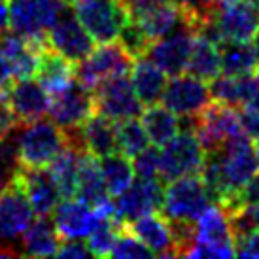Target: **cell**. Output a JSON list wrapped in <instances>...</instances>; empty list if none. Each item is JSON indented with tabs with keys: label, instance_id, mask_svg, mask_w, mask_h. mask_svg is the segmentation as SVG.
I'll return each mask as SVG.
<instances>
[{
	"label": "cell",
	"instance_id": "47",
	"mask_svg": "<svg viewBox=\"0 0 259 259\" xmlns=\"http://www.w3.org/2000/svg\"><path fill=\"white\" fill-rule=\"evenodd\" d=\"M253 78H255V81H257V87H259V66L255 68V72H253Z\"/></svg>",
	"mask_w": 259,
	"mask_h": 259
},
{
	"label": "cell",
	"instance_id": "20",
	"mask_svg": "<svg viewBox=\"0 0 259 259\" xmlns=\"http://www.w3.org/2000/svg\"><path fill=\"white\" fill-rule=\"evenodd\" d=\"M51 214H53L55 229L63 240L87 238L93 231L95 220H97L95 210L83 201H79L78 197L63 199Z\"/></svg>",
	"mask_w": 259,
	"mask_h": 259
},
{
	"label": "cell",
	"instance_id": "25",
	"mask_svg": "<svg viewBox=\"0 0 259 259\" xmlns=\"http://www.w3.org/2000/svg\"><path fill=\"white\" fill-rule=\"evenodd\" d=\"M131 74H133L131 81L135 87V93L146 108L159 104V101L163 99V93H165L166 74L146 57H140L135 61Z\"/></svg>",
	"mask_w": 259,
	"mask_h": 259
},
{
	"label": "cell",
	"instance_id": "49",
	"mask_svg": "<svg viewBox=\"0 0 259 259\" xmlns=\"http://www.w3.org/2000/svg\"><path fill=\"white\" fill-rule=\"evenodd\" d=\"M253 146H255V151H257V155H259V138L255 140V142H253Z\"/></svg>",
	"mask_w": 259,
	"mask_h": 259
},
{
	"label": "cell",
	"instance_id": "42",
	"mask_svg": "<svg viewBox=\"0 0 259 259\" xmlns=\"http://www.w3.org/2000/svg\"><path fill=\"white\" fill-rule=\"evenodd\" d=\"M19 125H21V121L15 117L14 110L10 108L8 99H2L0 101V140L10 137Z\"/></svg>",
	"mask_w": 259,
	"mask_h": 259
},
{
	"label": "cell",
	"instance_id": "2",
	"mask_svg": "<svg viewBox=\"0 0 259 259\" xmlns=\"http://www.w3.org/2000/svg\"><path fill=\"white\" fill-rule=\"evenodd\" d=\"M17 153L23 166H48L65 150V133L53 119L21 123L15 131Z\"/></svg>",
	"mask_w": 259,
	"mask_h": 259
},
{
	"label": "cell",
	"instance_id": "46",
	"mask_svg": "<svg viewBox=\"0 0 259 259\" xmlns=\"http://www.w3.org/2000/svg\"><path fill=\"white\" fill-rule=\"evenodd\" d=\"M10 29V8L4 0H0V36Z\"/></svg>",
	"mask_w": 259,
	"mask_h": 259
},
{
	"label": "cell",
	"instance_id": "23",
	"mask_svg": "<svg viewBox=\"0 0 259 259\" xmlns=\"http://www.w3.org/2000/svg\"><path fill=\"white\" fill-rule=\"evenodd\" d=\"M38 81L48 93H57L63 87H66L74 78H76V66L72 61L63 57L61 53L53 51L51 48H44L40 51V59H38L36 74Z\"/></svg>",
	"mask_w": 259,
	"mask_h": 259
},
{
	"label": "cell",
	"instance_id": "7",
	"mask_svg": "<svg viewBox=\"0 0 259 259\" xmlns=\"http://www.w3.org/2000/svg\"><path fill=\"white\" fill-rule=\"evenodd\" d=\"M197 29L182 15L180 25L170 30L166 36L153 40L146 57L157 65L166 76H178L187 70L191 48H193Z\"/></svg>",
	"mask_w": 259,
	"mask_h": 259
},
{
	"label": "cell",
	"instance_id": "41",
	"mask_svg": "<svg viewBox=\"0 0 259 259\" xmlns=\"http://www.w3.org/2000/svg\"><path fill=\"white\" fill-rule=\"evenodd\" d=\"M238 115H240V125L248 137L252 140L259 138V91L257 95L250 99V101L242 104L238 108Z\"/></svg>",
	"mask_w": 259,
	"mask_h": 259
},
{
	"label": "cell",
	"instance_id": "21",
	"mask_svg": "<svg viewBox=\"0 0 259 259\" xmlns=\"http://www.w3.org/2000/svg\"><path fill=\"white\" fill-rule=\"evenodd\" d=\"M125 227L133 235H137L155 255H161V257H178L176 255V248H174L170 223H168V220L163 214L148 212L144 216L137 218L135 222L127 223Z\"/></svg>",
	"mask_w": 259,
	"mask_h": 259
},
{
	"label": "cell",
	"instance_id": "43",
	"mask_svg": "<svg viewBox=\"0 0 259 259\" xmlns=\"http://www.w3.org/2000/svg\"><path fill=\"white\" fill-rule=\"evenodd\" d=\"M89 255H91L89 246L83 244L78 238L63 240L57 252V257H70V259H81V257H89Z\"/></svg>",
	"mask_w": 259,
	"mask_h": 259
},
{
	"label": "cell",
	"instance_id": "3",
	"mask_svg": "<svg viewBox=\"0 0 259 259\" xmlns=\"http://www.w3.org/2000/svg\"><path fill=\"white\" fill-rule=\"evenodd\" d=\"M210 204H214L201 174L182 176L165 186L161 212L166 220L195 222Z\"/></svg>",
	"mask_w": 259,
	"mask_h": 259
},
{
	"label": "cell",
	"instance_id": "16",
	"mask_svg": "<svg viewBox=\"0 0 259 259\" xmlns=\"http://www.w3.org/2000/svg\"><path fill=\"white\" fill-rule=\"evenodd\" d=\"M34 222V210L17 182L0 193V246H15Z\"/></svg>",
	"mask_w": 259,
	"mask_h": 259
},
{
	"label": "cell",
	"instance_id": "48",
	"mask_svg": "<svg viewBox=\"0 0 259 259\" xmlns=\"http://www.w3.org/2000/svg\"><path fill=\"white\" fill-rule=\"evenodd\" d=\"M218 2H220V4H231V2H237V0H218Z\"/></svg>",
	"mask_w": 259,
	"mask_h": 259
},
{
	"label": "cell",
	"instance_id": "9",
	"mask_svg": "<svg viewBox=\"0 0 259 259\" xmlns=\"http://www.w3.org/2000/svg\"><path fill=\"white\" fill-rule=\"evenodd\" d=\"M68 6L99 44L115 42L127 15L117 0H72Z\"/></svg>",
	"mask_w": 259,
	"mask_h": 259
},
{
	"label": "cell",
	"instance_id": "4",
	"mask_svg": "<svg viewBox=\"0 0 259 259\" xmlns=\"http://www.w3.org/2000/svg\"><path fill=\"white\" fill-rule=\"evenodd\" d=\"M237 255L229 214L220 204H210L195 220V246L189 257H233Z\"/></svg>",
	"mask_w": 259,
	"mask_h": 259
},
{
	"label": "cell",
	"instance_id": "40",
	"mask_svg": "<svg viewBox=\"0 0 259 259\" xmlns=\"http://www.w3.org/2000/svg\"><path fill=\"white\" fill-rule=\"evenodd\" d=\"M133 168L138 178H159L161 180V151L155 148H144L135 155Z\"/></svg>",
	"mask_w": 259,
	"mask_h": 259
},
{
	"label": "cell",
	"instance_id": "28",
	"mask_svg": "<svg viewBox=\"0 0 259 259\" xmlns=\"http://www.w3.org/2000/svg\"><path fill=\"white\" fill-rule=\"evenodd\" d=\"M83 140H85L87 151L93 153L95 157H106L117 150V131L115 121L104 117L101 114H93L81 125Z\"/></svg>",
	"mask_w": 259,
	"mask_h": 259
},
{
	"label": "cell",
	"instance_id": "39",
	"mask_svg": "<svg viewBox=\"0 0 259 259\" xmlns=\"http://www.w3.org/2000/svg\"><path fill=\"white\" fill-rule=\"evenodd\" d=\"M117 2L123 8L127 19L137 23L144 21L150 15L157 14L174 4V0H117Z\"/></svg>",
	"mask_w": 259,
	"mask_h": 259
},
{
	"label": "cell",
	"instance_id": "5",
	"mask_svg": "<svg viewBox=\"0 0 259 259\" xmlns=\"http://www.w3.org/2000/svg\"><path fill=\"white\" fill-rule=\"evenodd\" d=\"M10 27L32 42L46 44V32L68 8L66 0H12Z\"/></svg>",
	"mask_w": 259,
	"mask_h": 259
},
{
	"label": "cell",
	"instance_id": "1",
	"mask_svg": "<svg viewBox=\"0 0 259 259\" xmlns=\"http://www.w3.org/2000/svg\"><path fill=\"white\" fill-rule=\"evenodd\" d=\"M259 172V155L246 133L229 138L220 148L206 151L201 176L214 204L225 206Z\"/></svg>",
	"mask_w": 259,
	"mask_h": 259
},
{
	"label": "cell",
	"instance_id": "22",
	"mask_svg": "<svg viewBox=\"0 0 259 259\" xmlns=\"http://www.w3.org/2000/svg\"><path fill=\"white\" fill-rule=\"evenodd\" d=\"M46 44L32 42L17 32H4L0 36V53L8 59L14 78H30L36 74L40 51Z\"/></svg>",
	"mask_w": 259,
	"mask_h": 259
},
{
	"label": "cell",
	"instance_id": "31",
	"mask_svg": "<svg viewBox=\"0 0 259 259\" xmlns=\"http://www.w3.org/2000/svg\"><path fill=\"white\" fill-rule=\"evenodd\" d=\"M142 125L153 146L168 144L180 131V121L176 119V114L159 104L148 106V110L142 112Z\"/></svg>",
	"mask_w": 259,
	"mask_h": 259
},
{
	"label": "cell",
	"instance_id": "13",
	"mask_svg": "<svg viewBox=\"0 0 259 259\" xmlns=\"http://www.w3.org/2000/svg\"><path fill=\"white\" fill-rule=\"evenodd\" d=\"M46 46L61 53L68 61H72L74 65L85 59L95 50L93 36L83 29V25L78 21L70 6L66 8L65 14L46 32Z\"/></svg>",
	"mask_w": 259,
	"mask_h": 259
},
{
	"label": "cell",
	"instance_id": "27",
	"mask_svg": "<svg viewBox=\"0 0 259 259\" xmlns=\"http://www.w3.org/2000/svg\"><path fill=\"white\" fill-rule=\"evenodd\" d=\"M259 87L253 74H244V76H227L220 74L218 78L210 81V95L212 101L229 104L235 108H240L242 104L253 99L257 95Z\"/></svg>",
	"mask_w": 259,
	"mask_h": 259
},
{
	"label": "cell",
	"instance_id": "6",
	"mask_svg": "<svg viewBox=\"0 0 259 259\" xmlns=\"http://www.w3.org/2000/svg\"><path fill=\"white\" fill-rule=\"evenodd\" d=\"M137 59H133L127 50L117 42L101 44L76 66V79L93 91L97 85L115 76H123L133 70Z\"/></svg>",
	"mask_w": 259,
	"mask_h": 259
},
{
	"label": "cell",
	"instance_id": "26",
	"mask_svg": "<svg viewBox=\"0 0 259 259\" xmlns=\"http://www.w3.org/2000/svg\"><path fill=\"white\" fill-rule=\"evenodd\" d=\"M63 238L59 237L53 220L50 216H38L23 233V255L30 257H51L57 255Z\"/></svg>",
	"mask_w": 259,
	"mask_h": 259
},
{
	"label": "cell",
	"instance_id": "44",
	"mask_svg": "<svg viewBox=\"0 0 259 259\" xmlns=\"http://www.w3.org/2000/svg\"><path fill=\"white\" fill-rule=\"evenodd\" d=\"M235 250H237V255H242V257H259V229L235 244Z\"/></svg>",
	"mask_w": 259,
	"mask_h": 259
},
{
	"label": "cell",
	"instance_id": "35",
	"mask_svg": "<svg viewBox=\"0 0 259 259\" xmlns=\"http://www.w3.org/2000/svg\"><path fill=\"white\" fill-rule=\"evenodd\" d=\"M227 214H229L231 233H233L235 244H238L248 235L259 229V202L240 204L237 208L229 210Z\"/></svg>",
	"mask_w": 259,
	"mask_h": 259
},
{
	"label": "cell",
	"instance_id": "10",
	"mask_svg": "<svg viewBox=\"0 0 259 259\" xmlns=\"http://www.w3.org/2000/svg\"><path fill=\"white\" fill-rule=\"evenodd\" d=\"M95 114H101L112 121H123L131 117H140L144 112V104L135 93L133 81L127 74L115 76L93 89Z\"/></svg>",
	"mask_w": 259,
	"mask_h": 259
},
{
	"label": "cell",
	"instance_id": "29",
	"mask_svg": "<svg viewBox=\"0 0 259 259\" xmlns=\"http://www.w3.org/2000/svg\"><path fill=\"white\" fill-rule=\"evenodd\" d=\"M218 48L222 55V74L244 76V74H253L259 66V57L253 48V42L222 40L218 42Z\"/></svg>",
	"mask_w": 259,
	"mask_h": 259
},
{
	"label": "cell",
	"instance_id": "50",
	"mask_svg": "<svg viewBox=\"0 0 259 259\" xmlns=\"http://www.w3.org/2000/svg\"><path fill=\"white\" fill-rule=\"evenodd\" d=\"M250 2H252L255 8H257V12H259V0H250Z\"/></svg>",
	"mask_w": 259,
	"mask_h": 259
},
{
	"label": "cell",
	"instance_id": "24",
	"mask_svg": "<svg viewBox=\"0 0 259 259\" xmlns=\"http://www.w3.org/2000/svg\"><path fill=\"white\" fill-rule=\"evenodd\" d=\"M76 197L89 204L91 208H97L104 202H108V189H106L104 178L101 174L99 161L89 151L81 153V157H79Z\"/></svg>",
	"mask_w": 259,
	"mask_h": 259
},
{
	"label": "cell",
	"instance_id": "37",
	"mask_svg": "<svg viewBox=\"0 0 259 259\" xmlns=\"http://www.w3.org/2000/svg\"><path fill=\"white\" fill-rule=\"evenodd\" d=\"M117 40L133 59L146 57V53L151 46V38L146 34V30L137 21H131V19L123 23Z\"/></svg>",
	"mask_w": 259,
	"mask_h": 259
},
{
	"label": "cell",
	"instance_id": "18",
	"mask_svg": "<svg viewBox=\"0 0 259 259\" xmlns=\"http://www.w3.org/2000/svg\"><path fill=\"white\" fill-rule=\"evenodd\" d=\"M15 182L23 189V193L27 195L36 216H51V212L61 201V191L55 184L50 166L21 165Z\"/></svg>",
	"mask_w": 259,
	"mask_h": 259
},
{
	"label": "cell",
	"instance_id": "19",
	"mask_svg": "<svg viewBox=\"0 0 259 259\" xmlns=\"http://www.w3.org/2000/svg\"><path fill=\"white\" fill-rule=\"evenodd\" d=\"M8 104L19 121L30 123L50 114L51 95L44 89L38 79H32V76L19 78L14 79L8 91Z\"/></svg>",
	"mask_w": 259,
	"mask_h": 259
},
{
	"label": "cell",
	"instance_id": "45",
	"mask_svg": "<svg viewBox=\"0 0 259 259\" xmlns=\"http://www.w3.org/2000/svg\"><path fill=\"white\" fill-rule=\"evenodd\" d=\"M14 72H12V66L8 63V59L0 53V101L8 99V91L14 83Z\"/></svg>",
	"mask_w": 259,
	"mask_h": 259
},
{
	"label": "cell",
	"instance_id": "34",
	"mask_svg": "<svg viewBox=\"0 0 259 259\" xmlns=\"http://www.w3.org/2000/svg\"><path fill=\"white\" fill-rule=\"evenodd\" d=\"M115 131H117V150L127 157H135L137 153L150 146L148 133L137 117L115 121Z\"/></svg>",
	"mask_w": 259,
	"mask_h": 259
},
{
	"label": "cell",
	"instance_id": "17",
	"mask_svg": "<svg viewBox=\"0 0 259 259\" xmlns=\"http://www.w3.org/2000/svg\"><path fill=\"white\" fill-rule=\"evenodd\" d=\"M212 21L220 34V42H252L259 34V12L250 0L223 4Z\"/></svg>",
	"mask_w": 259,
	"mask_h": 259
},
{
	"label": "cell",
	"instance_id": "15",
	"mask_svg": "<svg viewBox=\"0 0 259 259\" xmlns=\"http://www.w3.org/2000/svg\"><path fill=\"white\" fill-rule=\"evenodd\" d=\"M95 114L93 91L87 89L83 83L70 81L57 93H51L50 115L61 129L78 127Z\"/></svg>",
	"mask_w": 259,
	"mask_h": 259
},
{
	"label": "cell",
	"instance_id": "12",
	"mask_svg": "<svg viewBox=\"0 0 259 259\" xmlns=\"http://www.w3.org/2000/svg\"><path fill=\"white\" fill-rule=\"evenodd\" d=\"M165 182L159 178H138L137 182H131L127 189L115 195V218L123 225H127L148 212L161 210L163 197H165Z\"/></svg>",
	"mask_w": 259,
	"mask_h": 259
},
{
	"label": "cell",
	"instance_id": "38",
	"mask_svg": "<svg viewBox=\"0 0 259 259\" xmlns=\"http://www.w3.org/2000/svg\"><path fill=\"white\" fill-rule=\"evenodd\" d=\"M112 257L117 259H140V257H153L155 253L151 252L150 248L137 237L133 235L127 227H123L119 231V235L115 238V244L112 248Z\"/></svg>",
	"mask_w": 259,
	"mask_h": 259
},
{
	"label": "cell",
	"instance_id": "14",
	"mask_svg": "<svg viewBox=\"0 0 259 259\" xmlns=\"http://www.w3.org/2000/svg\"><path fill=\"white\" fill-rule=\"evenodd\" d=\"M161 102L163 106H166L172 114L180 117L199 115L212 102L210 85L191 74L170 76V81H166Z\"/></svg>",
	"mask_w": 259,
	"mask_h": 259
},
{
	"label": "cell",
	"instance_id": "36",
	"mask_svg": "<svg viewBox=\"0 0 259 259\" xmlns=\"http://www.w3.org/2000/svg\"><path fill=\"white\" fill-rule=\"evenodd\" d=\"M15 131L10 137L0 140V193L10 184H14L15 176L21 168V161H19V153H17V142H15Z\"/></svg>",
	"mask_w": 259,
	"mask_h": 259
},
{
	"label": "cell",
	"instance_id": "30",
	"mask_svg": "<svg viewBox=\"0 0 259 259\" xmlns=\"http://www.w3.org/2000/svg\"><path fill=\"white\" fill-rule=\"evenodd\" d=\"M187 72L197 76L202 81H212L222 74V55L214 40L197 34L191 48V57L187 65Z\"/></svg>",
	"mask_w": 259,
	"mask_h": 259
},
{
	"label": "cell",
	"instance_id": "33",
	"mask_svg": "<svg viewBox=\"0 0 259 259\" xmlns=\"http://www.w3.org/2000/svg\"><path fill=\"white\" fill-rule=\"evenodd\" d=\"M99 166H101V174L104 178L108 193L117 195L131 186L135 168L131 165L129 157L123 155L121 151H115V153H110L106 157H101Z\"/></svg>",
	"mask_w": 259,
	"mask_h": 259
},
{
	"label": "cell",
	"instance_id": "11",
	"mask_svg": "<svg viewBox=\"0 0 259 259\" xmlns=\"http://www.w3.org/2000/svg\"><path fill=\"white\" fill-rule=\"evenodd\" d=\"M193 131L201 140L204 153L216 150L229 138L244 133L238 108L216 101L210 102L199 115H193Z\"/></svg>",
	"mask_w": 259,
	"mask_h": 259
},
{
	"label": "cell",
	"instance_id": "32",
	"mask_svg": "<svg viewBox=\"0 0 259 259\" xmlns=\"http://www.w3.org/2000/svg\"><path fill=\"white\" fill-rule=\"evenodd\" d=\"M79 157H81L79 151L65 146V150L61 151L57 157L48 165L51 174H53V178H55L59 191H61V199H72V197H76Z\"/></svg>",
	"mask_w": 259,
	"mask_h": 259
},
{
	"label": "cell",
	"instance_id": "8",
	"mask_svg": "<svg viewBox=\"0 0 259 259\" xmlns=\"http://www.w3.org/2000/svg\"><path fill=\"white\" fill-rule=\"evenodd\" d=\"M204 148L193 129H184L180 135L163 146L161 151V180L172 182L182 176L201 174L204 165Z\"/></svg>",
	"mask_w": 259,
	"mask_h": 259
}]
</instances>
